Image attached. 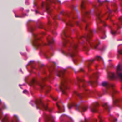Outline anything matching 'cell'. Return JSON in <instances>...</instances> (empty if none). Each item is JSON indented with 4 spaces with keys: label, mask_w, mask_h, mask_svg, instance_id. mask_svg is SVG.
<instances>
[{
    "label": "cell",
    "mask_w": 122,
    "mask_h": 122,
    "mask_svg": "<svg viewBox=\"0 0 122 122\" xmlns=\"http://www.w3.org/2000/svg\"><path fill=\"white\" fill-rule=\"evenodd\" d=\"M117 72H118V76L122 79V65H118V68H117Z\"/></svg>",
    "instance_id": "6da1fadb"
}]
</instances>
